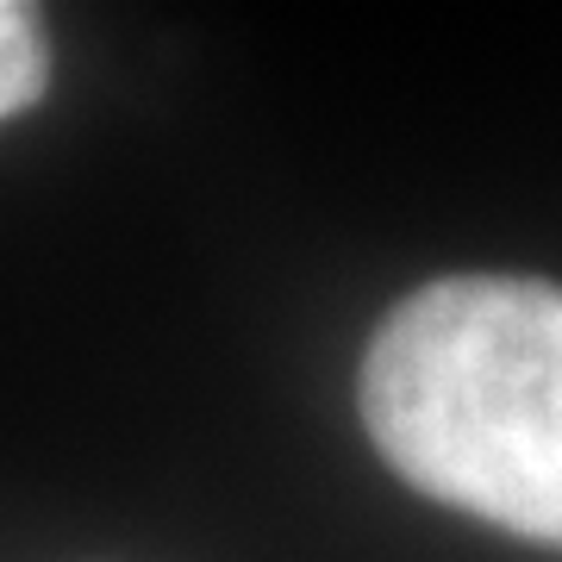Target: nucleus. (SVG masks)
I'll list each match as a JSON object with an SVG mask.
<instances>
[{
    "label": "nucleus",
    "instance_id": "1",
    "mask_svg": "<svg viewBox=\"0 0 562 562\" xmlns=\"http://www.w3.org/2000/svg\"><path fill=\"white\" fill-rule=\"evenodd\" d=\"M362 425L425 501L562 550V288L438 276L362 350Z\"/></svg>",
    "mask_w": 562,
    "mask_h": 562
},
{
    "label": "nucleus",
    "instance_id": "2",
    "mask_svg": "<svg viewBox=\"0 0 562 562\" xmlns=\"http://www.w3.org/2000/svg\"><path fill=\"white\" fill-rule=\"evenodd\" d=\"M44 88H50L44 20L32 13V7H20V0H0V120L38 106Z\"/></svg>",
    "mask_w": 562,
    "mask_h": 562
}]
</instances>
